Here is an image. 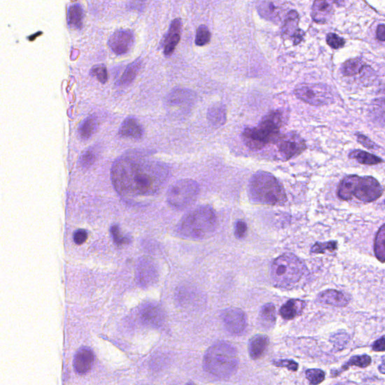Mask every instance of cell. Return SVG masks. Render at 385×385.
I'll use <instances>...</instances> for the list:
<instances>
[{"label": "cell", "instance_id": "6da1fadb", "mask_svg": "<svg viewBox=\"0 0 385 385\" xmlns=\"http://www.w3.org/2000/svg\"><path fill=\"white\" fill-rule=\"evenodd\" d=\"M111 176L114 187L122 194H152L166 182L167 170L158 163L126 158L114 165Z\"/></svg>", "mask_w": 385, "mask_h": 385}, {"label": "cell", "instance_id": "7a4b0ae2", "mask_svg": "<svg viewBox=\"0 0 385 385\" xmlns=\"http://www.w3.org/2000/svg\"><path fill=\"white\" fill-rule=\"evenodd\" d=\"M248 194L252 202L264 205H282L287 201L279 181L270 172H258L251 177Z\"/></svg>", "mask_w": 385, "mask_h": 385}, {"label": "cell", "instance_id": "3957f363", "mask_svg": "<svg viewBox=\"0 0 385 385\" xmlns=\"http://www.w3.org/2000/svg\"><path fill=\"white\" fill-rule=\"evenodd\" d=\"M239 366L236 350L227 342H218L207 350L204 367L207 372L218 378H225L236 372Z\"/></svg>", "mask_w": 385, "mask_h": 385}, {"label": "cell", "instance_id": "277c9868", "mask_svg": "<svg viewBox=\"0 0 385 385\" xmlns=\"http://www.w3.org/2000/svg\"><path fill=\"white\" fill-rule=\"evenodd\" d=\"M217 217L209 206H200L188 212L179 224V232L192 239H205L215 232Z\"/></svg>", "mask_w": 385, "mask_h": 385}, {"label": "cell", "instance_id": "5b68a950", "mask_svg": "<svg viewBox=\"0 0 385 385\" xmlns=\"http://www.w3.org/2000/svg\"><path fill=\"white\" fill-rule=\"evenodd\" d=\"M282 116L279 111H272L262 119L258 126L245 129L243 141L254 150L263 149L270 143L276 142L280 136Z\"/></svg>", "mask_w": 385, "mask_h": 385}, {"label": "cell", "instance_id": "8992f818", "mask_svg": "<svg viewBox=\"0 0 385 385\" xmlns=\"http://www.w3.org/2000/svg\"><path fill=\"white\" fill-rule=\"evenodd\" d=\"M305 270L304 264L298 257L291 254H284L273 262L272 278L280 287H290L300 280Z\"/></svg>", "mask_w": 385, "mask_h": 385}, {"label": "cell", "instance_id": "52a82bcc", "mask_svg": "<svg viewBox=\"0 0 385 385\" xmlns=\"http://www.w3.org/2000/svg\"><path fill=\"white\" fill-rule=\"evenodd\" d=\"M199 186L192 179H182L175 182L167 192V201L177 210H185L192 205L199 194Z\"/></svg>", "mask_w": 385, "mask_h": 385}, {"label": "cell", "instance_id": "ba28073f", "mask_svg": "<svg viewBox=\"0 0 385 385\" xmlns=\"http://www.w3.org/2000/svg\"><path fill=\"white\" fill-rule=\"evenodd\" d=\"M298 99L311 105H329L333 103L334 97L331 88L321 84H303L294 90Z\"/></svg>", "mask_w": 385, "mask_h": 385}, {"label": "cell", "instance_id": "9c48e42d", "mask_svg": "<svg viewBox=\"0 0 385 385\" xmlns=\"http://www.w3.org/2000/svg\"><path fill=\"white\" fill-rule=\"evenodd\" d=\"M383 192V187L376 179L372 176H364L358 179L353 196L363 202H371L381 197Z\"/></svg>", "mask_w": 385, "mask_h": 385}, {"label": "cell", "instance_id": "30bf717a", "mask_svg": "<svg viewBox=\"0 0 385 385\" xmlns=\"http://www.w3.org/2000/svg\"><path fill=\"white\" fill-rule=\"evenodd\" d=\"M276 143L281 155L287 160L296 158L306 149V141L293 132L280 135Z\"/></svg>", "mask_w": 385, "mask_h": 385}, {"label": "cell", "instance_id": "8fae6325", "mask_svg": "<svg viewBox=\"0 0 385 385\" xmlns=\"http://www.w3.org/2000/svg\"><path fill=\"white\" fill-rule=\"evenodd\" d=\"M223 322L229 333L240 335L244 332L247 327L245 312L237 308L225 309L221 315Z\"/></svg>", "mask_w": 385, "mask_h": 385}, {"label": "cell", "instance_id": "7c38bea8", "mask_svg": "<svg viewBox=\"0 0 385 385\" xmlns=\"http://www.w3.org/2000/svg\"><path fill=\"white\" fill-rule=\"evenodd\" d=\"M134 43V34L130 29L116 31L108 39L110 48L117 54H124L129 52Z\"/></svg>", "mask_w": 385, "mask_h": 385}, {"label": "cell", "instance_id": "4fadbf2b", "mask_svg": "<svg viewBox=\"0 0 385 385\" xmlns=\"http://www.w3.org/2000/svg\"><path fill=\"white\" fill-rule=\"evenodd\" d=\"M158 270L155 263L147 257L139 260L136 269V279L141 287H147L156 282Z\"/></svg>", "mask_w": 385, "mask_h": 385}, {"label": "cell", "instance_id": "5bb4252c", "mask_svg": "<svg viewBox=\"0 0 385 385\" xmlns=\"http://www.w3.org/2000/svg\"><path fill=\"white\" fill-rule=\"evenodd\" d=\"M299 15L296 11L288 12L283 26V34L287 37L292 38L294 45H298L303 39L304 33L298 28Z\"/></svg>", "mask_w": 385, "mask_h": 385}, {"label": "cell", "instance_id": "9a60e30c", "mask_svg": "<svg viewBox=\"0 0 385 385\" xmlns=\"http://www.w3.org/2000/svg\"><path fill=\"white\" fill-rule=\"evenodd\" d=\"M94 362V353L91 348L84 347L78 350L74 358V369L79 375L87 373Z\"/></svg>", "mask_w": 385, "mask_h": 385}, {"label": "cell", "instance_id": "2e32d148", "mask_svg": "<svg viewBox=\"0 0 385 385\" xmlns=\"http://www.w3.org/2000/svg\"><path fill=\"white\" fill-rule=\"evenodd\" d=\"M140 317L143 323L150 326L160 327L164 320V314L158 305L149 303L141 309Z\"/></svg>", "mask_w": 385, "mask_h": 385}, {"label": "cell", "instance_id": "e0dca14e", "mask_svg": "<svg viewBox=\"0 0 385 385\" xmlns=\"http://www.w3.org/2000/svg\"><path fill=\"white\" fill-rule=\"evenodd\" d=\"M335 0H315L312 6V18L316 23H326L332 17Z\"/></svg>", "mask_w": 385, "mask_h": 385}, {"label": "cell", "instance_id": "ac0fdd59", "mask_svg": "<svg viewBox=\"0 0 385 385\" xmlns=\"http://www.w3.org/2000/svg\"><path fill=\"white\" fill-rule=\"evenodd\" d=\"M182 22L179 18H176L171 23L170 27L164 42V53L166 56H170L175 51L179 44L182 33Z\"/></svg>", "mask_w": 385, "mask_h": 385}, {"label": "cell", "instance_id": "d6986e66", "mask_svg": "<svg viewBox=\"0 0 385 385\" xmlns=\"http://www.w3.org/2000/svg\"><path fill=\"white\" fill-rule=\"evenodd\" d=\"M317 301L322 304L329 305L335 307H344L349 303V298L338 290H328L318 295Z\"/></svg>", "mask_w": 385, "mask_h": 385}, {"label": "cell", "instance_id": "ffe728a7", "mask_svg": "<svg viewBox=\"0 0 385 385\" xmlns=\"http://www.w3.org/2000/svg\"><path fill=\"white\" fill-rule=\"evenodd\" d=\"M369 115L374 122L385 127V90L371 103Z\"/></svg>", "mask_w": 385, "mask_h": 385}, {"label": "cell", "instance_id": "44dd1931", "mask_svg": "<svg viewBox=\"0 0 385 385\" xmlns=\"http://www.w3.org/2000/svg\"><path fill=\"white\" fill-rule=\"evenodd\" d=\"M194 100L195 95L191 92V91L177 89L169 94L167 101L170 105L181 107L185 106L189 110L190 106L193 104Z\"/></svg>", "mask_w": 385, "mask_h": 385}, {"label": "cell", "instance_id": "7402d4cb", "mask_svg": "<svg viewBox=\"0 0 385 385\" xmlns=\"http://www.w3.org/2000/svg\"><path fill=\"white\" fill-rule=\"evenodd\" d=\"M270 344V339L265 335H256L249 342V354L254 360L263 356Z\"/></svg>", "mask_w": 385, "mask_h": 385}, {"label": "cell", "instance_id": "603a6c76", "mask_svg": "<svg viewBox=\"0 0 385 385\" xmlns=\"http://www.w3.org/2000/svg\"><path fill=\"white\" fill-rule=\"evenodd\" d=\"M360 176L350 175L344 177L337 188V196L341 200L347 201L351 199L354 192L355 185Z\"/></svg>", "mask_w": 385, "mask_h": 385}, {"label": "cell", "instance_id": "cb8c5ba5", "mask_svg": "<svg viewBox=\"0 0 385 385\" xmlns=\"http://www.w3.org/2000/svg\"><path fill=\"white\" fill-rule=\"evenodd\" d=\"M119 135L123 137L140 139L143 136L142 127L136 119L133 117H128L123 122L122 127L119 130Z\"/></svg>", "mask_w": 385, "mask_h": 385}, {"label": "cell", "instance_id": "d4e9b609", "mask_svg": "<svg viewBox=\"0 0 385 385\" xmlns=\"http://www.w3.org/2000/svg\"><path fill=\"white\" fill-rule=\"evenodd\" d=\"M209 122L215 127H220L227 122V111L225 106L221 103H217L211 106L208 110Z\"/></svg>", "mask_w": 385, "mask_h": 385}, {"label": "cell", "instance_id": "484cf974", "mask_svg": "<svg viewBox=\"0 0 385 385\" xmlns=\"http://www.w3.org/2000/svg\"><path fill=\"white\" fill-rule=\"evenodd\" d=\"M305 303L302 300H290L283 305L280 314L283 318L290 320L297 317L304 309Z\"/></svg>", "mask_w": 385, "mask_h": 385}, {"label": "cell", "instance_id": "4316f807", "mask_svg": "<svg viewBox=\"0 0 385 385\" xmlns=\"http://www.w3.org/2000/svg\"><path fill=\"white\" fill-rule=\"evenodd\" d=\"M261 16L274 21L280 17V7L273 0H263L258 6Z\"/></svg>", "mask_w": 385, "mask_h": 385}, {"label": "cell", "instance_id": "83f0119b", "mask_svg": "<svg viewBox=\"0 0 385 385\" xmlns=\"http://www.w3.org/2000/svg\"><path fill=\"white\" fill-rule=\"evenodd\" d=\"M348 158L357 160L361 164L368 165V166L378 165L383 162V160L378 157L362 150L352 151L348 155Z\"/></svg>", "mask_w": 385, "mask_h": 385}, {"label": "cell", "instance_id": "f1b7e54d", "mask_svg": "<svg viewBox=\"0 0 385 385\" xmlns=\"http://www.w3.org/2000/svg\"><path fill=\"white\" fill-rule=\"evenodd\" d=\"M276 307L272 303H267L261 308L260 312V320L265 328H270L276 323Z\"/></svg>", "mask_w": 385, "mask_h": 385}, {"label": "cell", "instance_id": "f546056e", "mask_svg": "<svg viewBox=\"0 0 385 385\" xmlns=\"http://www.w3.org/2000/svg\"><path fill=\"white\" fill-rule=\"evenodd\" d=\"M84 12L79 5L70 6L68 11V23L73 29H80L82 26Z\"/></svg>", "mask_w": 385, "mask_h": 385}, {"label": "cell", "instance_id": "4dcf8cb0", "mask_svg": "<svg viewBox=\"0 0 385 385\" xmlns=\"http://www.w3.org/2000/svg\"><path fill=\"white\" fill-rule=\"evenodd\" d=\"M375 257L378 260L385 262V224L381 226L377 232L374 244Z\"/></svg>", "mask_w": 385, "mask_h": 385}, {"label": "cell", "instance_id": "1f68e13d", "mask_svg": "<svg viewBox=\"0 0 385 385\" xmlns=\"http://www.w3.org/2000/svg\"><path fill=\"white\" fill-rule=\"evenodd\" d=\"M97 119L93 116H89L85 120L81 123L78 127V133L80 137L83 139H88L95 133L97 129Z\"/></svg>", "mask_w": 385, "mask_h": 385}, {"label": "cell", "instance_id": "d6a6232c", "mask_svg": "<svg viewBox=\"0 0 385 385\" xmlns=\"http://www.w3.org/2000/svg\"><path fill=\"white\" fill-rule=\"evenodd\" d=\"M141 65V61L140 60H137V61L133 62V64L128 66L127 70L123 74L122 78L119 80L117 84L120 86L128 85L132 81L134 80L137 75L138 72L140 70Z\"/></svg>", "mask_w": 385, "mask_h": 385}, {"label": "cell", "instance_id": "836d02e7", "mask_svg": "<svg viewBox=\"0 0 385 385\" xmlns=\"http://www.w3.org/2000/svg\"><path fill=\"white\" fill-rule=\"evenodd\" d=\"M364 67H365V64L361 60H349L342 65V74L345 76H353V75L361 73Z\"/></svg>", "mask_w": 385, "mask_h": 385}, {"label": "cell", "instance_id": "e575fe53", "mask_svg": "<svg viewBox=\"0 0 385 385\" xmlns=\"http://www.w3.org/2000/svg\"><path fill=\"white\" fill-rule=\"evenodd\" d=\"M371 362H372V359L368 355H358V356L352 357L345 364L342 366V371L346 370L350 367L352 366H356V367L361 368H365L369 367L370 365Z\"/></svg>", "mask_w": 385, "mask_h": 385}, {"label": "cell", "instance_id": "d590c367", "mask_svg": "<svg viewBox=\"0 0 385 385\" xmlns=\"http://www.w3.org/2000/svg\"><path fill=\"white\" fill-rule=\"evenodd\" d=\"M306 376L310 384H318L324 380L325 373L321 369H308L306 372Z\"/></svg>", "mask_w": 385, "mask_h": 385}, {"label": "cell", "instance_id": "8d00e7d4", "mask_svg": "<svg viewBox=\"0 0 385 385\" xmlns=\"http://www.w3.org/2000/svg\"><path fill=\"white\" fill-rule=\"evenodd\" d=\"M211 39V34L208 28L205 26H199L196 32V39L195 42L199 46H203L210 42Z\"/></svg>", "mask_w": 385, "mask_h": 385}, {"label": "cell", "instance_id": "74e56055", "mask_svg": "<svg viewBox=\"0 0 385 385\" xmlns=\"http://www.w3.org/2000/svg\"><path fill=\"white\" fill-rule=\"evenodd\" d=\"M338 243L336 241L328 242L325 243H316L312 246L311 251L316 254H323L325 251H329L333 252L337 248Z\"/></svg>", "mask_w": 385, "mask_h": 385}, {"label": "cell", "instance_id": "f35d334b", "mask_svg": "<svg viewBox=\"0 0 385 385\" xmlns=\"http://www.w3.org/2000/svg\"><path fill=\"white\" fill-rule=\"evenodd\" d=\"M111 234L112 235L113 240H114V243L116 245H127L130 243V240L127 237L124 236L120 232V228L117 225L111 226Z\"/></svg>", "mask_w": 385, "mask_h": 385}, {"label": "cell", "instance_id": "ab89813d", "mask_svg": "<svg viewBox=\"0 0 385 385\" xmlns=\"http://www.w3.org/2000/svg\"><path fill=\"white\" fill-rule=\"evenodd\" d=\"M327 42L334 49H339L345 45V40L335 34H328L327 36Z\"/></svg>", "mask_w": 385, "mask_h": 385}, {"label": "cell", "instance_id": "60d3db41", "mask_svg": "<svg viewBox=\"0 0 385 385\" xmlns=\"http://www.w3.org/2000/svg\"><path fill=\"white\" fill-rule=\"evenodd\" d=\"M91 74L97 77L100 82L105 84L108 81V72L104 66H97L91 71Z\"/></svg>", "mask_w": 385, "mask_h": 385}, {"label": "cell", "instance_id": "b9f144b4", "mask_svg": "<svg viewBox=\"0 0 385 385\" xmlns=\"http://www.w3.org/2000/svg\"><path fill=\"white\" fill-rule=\"evenodd\" d=\"M96 159H97V155H95L92 150H87L81 155V159H80V163L81 166L84 168L90 167L93 163L95 162Z\"/></svg>", "mask_w": 385, "mask_h": 385}, {"label": "cell", "instance_id": "7bdbcfd3", "mask_svg": "<svg viewBox=\"0 0 385 385\" xmlns=\"http://www.w3.org/2000/svg\"><path fill=\"white\" fill-rule=\"evenodd\" d=\"M357 139L358 141L362 144L364 147H367L370 150H377L378 149V146L373 142L369 137L366 136L365 135L361 134V133H357Z\"/></svg>", "mask_w": 385, "mask_h": 385}, {"label": "cell", "instance_id": "ee69618b", "mask_svg": "<svg viewBox=\"0 0 385 385\" xmlns=\"http://www.w3.org/2000/svg\"><path fill=\"white\" fill-rule=\"evenodd\" d=\"M274 364L278 367L287 368L289 370L296 372L298 369V364L291 360H281L274 361Z\"/></svg>", "mask_w": 385, "mask_h": 385}, {"label": "cell", "instance_id": "f6af8a7d", "mask_svg": "<svg viewBox=\"0 0 385 385\" xmlns=\"http://www.w3.org/2000/svg\"><path fill=\"white\" fill-rule=\"evenodd\" d=\"M88 233L85 229H79L75 231L73 235V241L75 244L81 245L87 241Z\"/></svg>", "mask_w": 385, "mask_h": 385}, {"label": "cell", "instance_id": "bcb514c9", "mask_svg": "<svg viewBox=\"0 0 385 385\" xmlns=\"http://www.w3.org/2000/svg\"><path fill=\"white\" fill-rule=\"evenodd\" d=\"M248 231L246 223L245 221H238L235 223V235L238 239L244 238Z\"/></svg>", "mask_w": 385, "mask_h": 385}, {"label": "cell", "instance_id": "7dc6e473", "mask_svg": "<svg viewBox=\"0 0 385 385\" xmlns=\"http://www.w3.org/2000/svg\"><path fill=\"white\" fill-rule=\"evenodd\" d=\"M372 348L375 351H385V336L375 341Z\"/></svg>", "mask_w": 385, "mask_h": 385}, {"label": "cell", "instance_id": "c3c4849f", "mask_svg": "<svg viewBox=\"0 0 385 385\" xmlns=\"http://www.w3.org/2000/svg\"><path fill=\"white\" fill-rule=\"evenodd\" d=\"M376 36L378 40L385 42V25L381 24L377 27Z\"/></svg>", "mask_w": 385, "mask_h": 385}, {"label": "cell", "instance_id": "681fc988", "mask_svg": "<svg viewBox=\"0 0 385 385\" xmlns=\"http://www.w3.org/2000/svg\"><path fill=\"white\" fill-rule=\"evenodd\" d=\"M380 372L382 374H385V356L382 358V364L378 367Z\"/></svg>", "mask_w": 385, "mask_h": 385}]
</instances>
